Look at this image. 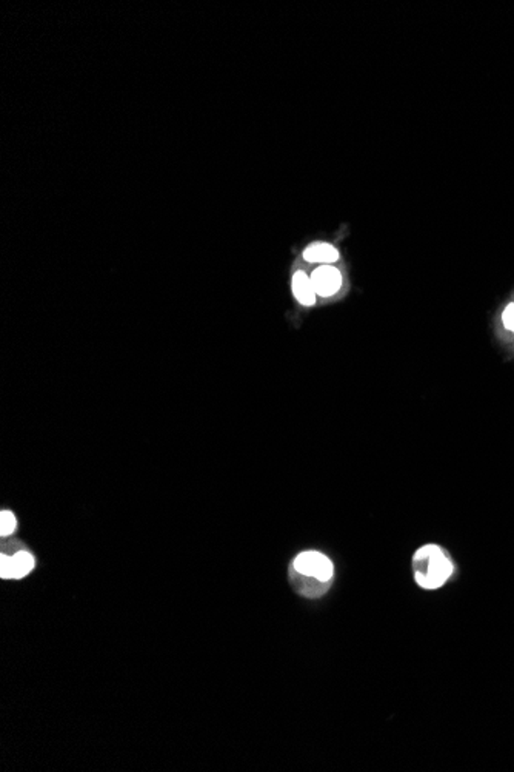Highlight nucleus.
I'll return each instance as SVG.
<instances>
[{
    "instance_id": "nucleus-2",
    "label": "nucleus",
    "mask_w": 514,
    "mask_h": 772,
    "mask_svg": "<svg viewBox=\"0 0 514 772\" xmlns=\"http://www.w3.org/2000/svg\"><path fill=\"white\" fill-rule=\"evenodd\" d=\"M291 566H293V568L299 571L300 573L316 576V578L319 580H324V581L333 580V573H334L333 561L329 560L327 555L317 551H307V552L299 553Z\"/></svg>"
},
{
    "instance_id": "nucleus-3",
    "label": "nucleus",
    "mask_w": 514,
    "mask_h": 772,
    "mask_svg": "<svg viewBox=\"0 0 514 772\" xmlns=\"http://www.w3.org/2000/svg\"><path fill=\"white\" fill-rule=\"evenodd\" d=\"M34 556L26 551H19L14 555H0V576L5 580L24 578L34 569Z\"/></svg>"
},
{
    "instance_id": "nucleus-7",
    "label": "nucleus",
    "mask_w": 514,
    "mask_h": 772,
    "mask_svg": "<svg viewBox=\"0 0 514 772\" xmlns=\"http://www.w3.org/2000/svg\"><path fill=\"white\" fill-rule=\"evenodd\" d=\"M304 259L312 264H324V266H331L333 262L339 259V251L331 244L327 242H314L312 246H308L304 251Z\"/></svg>"
},
{
    "instance_id": "nucleus-4",
    "label": "nucleus",
    "mask_w": 514,
    "mask_h": 772,
    "mask_svg": "<svg viewBox=\"0 0 514 772\" xmlns=\"http://www.w3.org/2000/svg\"><path fill=\"white\" fill-rule=\"evenodd\" d=\"M289 583L294 592L305 598L322 597L331 588V581H324L316 578V576L300 573L293 566L289 568Z\"/></svg>"
},
{
    "instance_id": "nucleus-9",
    "label": "nucleus",
    "mask_w": 514,
    "mask_h": 772,
    "mask_svg": "<svg viewBox=\"0 0 514 772\" xmlns=\"http://www.w3.org/2000/svg\"><path fill=\"white\" fill-rule=\"evenodd\" d=\"M502 322H503V326H505L507 330L514 331V302H511V304H508L507 309L503 310Z\"/></svg>"
},
{
    "instance_id": "nucleus-1",
    "label": "nucleus",
    "mask_w": 514,
    "mask_h": 772,
    "mask_svg": "<svg viewBox=\"0 0 514 772\" xmlns=\"http://www.w3.org/2000/svg\"><path fill=\"white\" fill-rule=\"evenodd\" d=\"M454 571L451 556L438 544H425L413 555V576L422 589L434 591L447 583Z\"/></svg>"
},
{
    "instance_id": "nucleus-6",
    "label": "nucleus",
    "mask_w": 514,
    "mask_h": 772,
    "mask_svg": "<svg viewBox=\"0 0 514 772\" xmlns=\"http://www.w3.org/2000/svg\"><path fill=\"white\" fill-rule=\"evenodd\" d=\"M291 289H293L294 296L300 302V304H302V306H314L317 295L314 291L312 278H309L305 271L299 270V271L294 273L293 279H291Z\"/></svg>"
},
{
    "instance_id": "nucleus-8",
    "label": "nucleus",
    "mask_w": 514,
    "mask_h": 772,
    "mask_svg": "<svg viewBox=\"0 0 514 772\" xmlns=\"http://www.w3.org/2000/svg\"><path fill=\"white\" fill-rule=\"evenodd\" d=\"M16 526H17V521H16V516L13 512L9 511H2V513H0V535L4 536H9L14 531H16Z\"/></svg>"
},
{
    "instance_id": "nucleus-5",
    "label": "nucleus",
    "mask_w": 514,
    "mask_h": 772,
    "mask_svg": "<svg viewBox=\"0 0 514 772\" xmlns=\"http://www.w3.org/2000/svg\"><path fill=\"white\" fill-rule=\"evenodd\" d=\"M309 278H312L316 295L322 298L333 296L342 287V273L333 266L317 267Z\"/></svg>"
}]
</instances>
